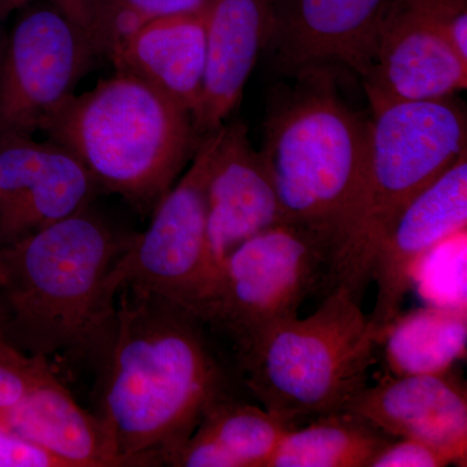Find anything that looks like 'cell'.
<instances>
[{
  "label": "cell",
  "mask_w": 467,
  "mask_h": 467,
  "mask_svg": "<svg viewBox=\"0 0 467 467\" xmlns=\"http://www.w3.org/2000/svg\"><path fill=\"white\" fill-rule=\"evenodd\" d=\"M97 417L128 467L168 466L214 402L235 395L201 319L150 292L122 288L99 361Z\"/></svg>",
  "instance_id": "6da1fadb"
},
{
  "label": "cell",
  "mask_w": 467,
  "mask_h": 467,
  "mask_svg": "<svg viewBox=\"0 0 467 467\" xmlns=\"http://www.w3.org/2000/svg\"><path fill=\"white\" fill-rule=\"evenodd\" d=\"M290 78L267 100L259 150L285 221L325 234L334 257L361 207L370 119L344 99L330 66Z\"/></svg>",
  "instance_id": "3957f363"
},
{
  "label": "cell",
  "mask_w": 467,
  "mask_h": 467,
  "mask_svg": "<svg viewBox=\"0 0 467 467\" xmlns=\"http://www.w3.org/2000/svg\"><path fill=\"white\" fill-rule=\"evenodd\" d=\"M0 337H3L2 328H0Z\"/></svg>",
  "instance_id": "83f0119b"
},
{
  "label": "cell",
  "mask_w": 467,
  "mask_h": 467,
  "mask_svg": "<svg viewBox=\"0 0 467 467\" xmlns=\"http://www.w3.org/2000/svg\"><path fill=\"white\" fill-rule=\"evenodd\" d=\"M344 410L391 438L413 439L466 465L467 392L451 371L425 376H387L353 396Z\"/></svg>",
  "instance_id": "4fadbf2b"
},
{
  "label": "cell",
  "mask_w": 467,
  "mask_h": 467,
  "mask_svg": "<svg viewBox=\"0 0 467 467\" xmlns=\"http://www.w3.org/2000/svg\"><path fill=\"white\" fill-rule=\"evenodd\" d=\"M0 425L64 467H128L97 414L73 399L52 368L21 400L0 410Z\"/></svg>",
  "instance_id": "ac0fdd59"
},
{
  "label": "cell",
  "mask_w": 467,
  "mask_h": 467,
  "mask_svg": "<svg viewBox=\"0 0 467 467\" xmlns=\"http://www.w3.org/2000/svg\"><path fill=\"white\" fill-rule=\"evenodd\" d=\"M391 439L356 414L337 411L287 431L267 467H368Z\"/></svg>",
  "instance_id": "44dd1931"
},
{
  "label": "cell",
  "mask_w": 467,
  "mask_h": 467,
  "mask_svg": "<svg viewBox=\"0 0 467 467\" xmlns=\"http://www.w3.org/2000/svg\"><path fill=\"white\" fill-rule=\"evenodd\" d=\"M99 190L66 147L33 135L0 138V248L90 208Z\"/></svg>",
  "instance_id": "30bf717a"
},
{
  "label": "cell",
  "mask_w": 467,
  "mask_h": 467,
  "mask_svg": "<svg viewBox=\"0 0 467 467\" xmlns=\"http://www.w3.org/2000/svg\"><path fill=\"white\" fill-rule=\"evenodd\" d=\"M284 221L275 184L260 150L252 147L247 126L223 125L208 181L212 272L241 243Z\"/></svg>",
  "instance_id": "9a60e30c"
},
{
  "label": "cell",
  "mask_w": 467,
  "mask_h": 467,
  "mask_svg": "<svg viewBox=\"0 0 467 467\" xmlns=\"http://www.w3.org/2000/svg\"><path fill=\"white\" fill-rule=\"evenodd\" d=\"M133 235L90 208L0 248V328L29 358L99 361L116 303L106 279Z\"/></svg>",
  "instance_id": "7a4b0ae2"
},
{
  "label": "cell",
  "mask_w": 467,
  "mask_h": 467,
  "mask_svg": "<svg viewBox=\"0 0 467 467\" xmlns=\"http://www.w3.org/2000/svg\"><path fill=\"white\" fill-rule=\"evenodd\" d=\"M33 2L34 0H0V45L5 39L3 27H5L8 18L18 11H24Z\"/></svg>",
  "instance_id": "4316f807"
},
{
  "label": "cell",
  "mask_w": 467,
  "mask_h": 467,
  "mask_svg": "<svg viewBox=\"0 0 467 467\" xmlns=\"http://www.w3.org/2000/svg\"><path fill=\"white\" fill-rule=\"evenodd\" d=\"M275 0H207V64L201 106L193 117L199 137L225 125L269 41Z\"/></svg>",
  "instance_id": "2e32d148"
},
{
  "label": "cell",
  "mask_w": 467,
  "mask_h": 467,
  "mask_svg": "<svg viewBox=\"0 0 467 467\" xmlns=\"http://www.w3.org/2000/svg\"><path fill=\"white\" fill-rule=\"evenodd\" d=\"M50 368L47 362L24 355L0 337V410L21 400Z\"/></svg>",
  "instance_id": "603a6c76"
},
{
  "label": "cell",
  "mask_w": 467,
  "mask_h": 467,
  "mask_svg": "<svg viewBox=\"0 0 467 467\" xmlns=\"http://www.w3.org/2000/svg\"><path fill=\"white\" fill-rule=\"evenodd\" d=\"M364 88L371 106L451 97L467 85V61L434 27L389 0Z\"/></svg>",
  "instance_id": "5bb4252c"
},
{
  "label": "cell",
  "mask_w": 467,
  "mask_h": 467,
  "mask_svg": "<svg viewBox=\"0 0 467 467\" xmlns=\"http://www.w3.org/2000/svg\"><path fill=\"white\" fill-rule=\"evenodd\" d=\"M466 225L467 153L402 209L377 252L371 270L376 303L368 317L379 337L401 312L420 264Z\"/></svg>",
  "instance_id": "7c38bea8"
},
{
  "label": "cell",
  "mask_w": 467,
  "mask_h": 467,
  "mask_svg": "<svg viewBox=\"0 0 467 467\" xmlns=\"http://www.w3.org/2000/svg\"><path fill=\"white\" fill-rule=\"evenodd\" d=\"M450 457L432 445L413 439L392 438L378 451L368 467H445Z\"/></svg>",
  "instance_id": "cb8c5ba5"
},
{
  "label": "cell",
  "mask_w": 467,
  "mask_h": 467,
  "mask_svg": "<svg viewBox=\"0 0 467 467\" xmlns=\"http://www.w3.org/2000/svg\"><path fill=\"white\" fill-rule=\"evenodd\" d=\"M0 467H64L60 461L0 425Z\"/></svg>",
  "instance_id": "d4e9b609"
},
{
  "label": "cell",
  "mask_w": 467,
  "mask_h": 467,
  "mask_svg": "<svg viewBox=\"0 0 467 467\" xmlns=\"http://www.w3.org/2000/svg\"><path fill=\"white\" fill-rule=\"evenodd\" d=\"M294 420L227 396L205 411L169 467H267Z\"/></svg>",
  "instance_id": "d6986e66"
},
{
  "label": "cell",
  "mask_w": 467,
  "mask_h": 467,
  "mask_svg": "<svg viewBox=\"0 0 467 467\" xmlns=\"http://www.w3.org/2000/svg\"><path fill=\"white\" fill-rule=\"evenodd\" d=\"M107 57L116 72L146 82L195 117L207 64L205 5L149 21L116 43Z\"/></svg>",
  "instance_id": "e0dca14e"
},
{
  "label": "cell",
  "mask_w": 467,
  "mask_h": 467,
  "mask_svg": "<svg viewBox=\"0 0 467 467\" xmlns=\"http://www.w3.org/2000/svg\"><path fill=\"white\" fill-rule=\"evenodd\" d=\"M75 26L84 30L91 41L92 30L103 7L104 0H47Z\"/></svg>",
  "instance_id": "484cf974"
},
{
  "label": "cell",
  "mask_w": 467,
  "mask_h": 467,
  "mask_svg": "<svg viewBox=\"0 0 467 467\" xmlns=\"http://www.w3.org/2000/svg\"><path fill=\"white\" fill-rule=\"evenodd\" d=\"M333 254L325 234L288 221L276 223L221 261L198 318L236 355L270 325L299 316L310 295L325 292Z\"/></svg>",
  "instance_id": "52a82bcc"
},
{
  "label": "cell",
  "mask_w": 467,
  "mask_h": 467,
  "mask_svg": "<svg viewBox=\"0 0 467 467\" xmlns=\"http://www.w3.org/2000/svg\"><path fill=\"white\" fill-rule=\"evenodd\" d=\"M29 7L0 45V138L41 131L98 57L84 30L51 3Z\"/></svg>",
  "instance_id": "9c48e42d"
},
{
  "label": "cell",
  "mask_w": 467,
  "mask_h": 467,
  "mask_svg": "<svg viewBox=\"0 0 467 467\" xmlns=\"http://www.w3.org/2000/svg\"><path fill=\"white\" fill-rule=\"evenodd\" d=\"M207 0H104L91 34L98 57H107L124 36L149 21L187 14L202 8Z\"/></svg>",
  "instance_id": "7402d4cb"
},
{
  "label": "cell",
  "mask_w": 467,
  "mask_h": 467,
  "mask_svg": "<svg viewBox=\"0 0 467 467\" xmlns=\"http://www.w3.org/2000/svg\"><path fill=\"white\" fill-rule=\"evenodd\" d=\"M361 303L335 287L308 317L275 322L236 353L242 382L261 407L297 425L344 410L367 386L379 347Z\"/></svg>",
  "instance_id": "5b68a950"
},
{
  "label": "cell",
  "mask_w": 467,
  "mask_h": 467,
  "mask_svg": "<svg viewBox=\"0 0 467 467\" xmlns=\"http://www.w3.org/2000/svg\"><path fill=\"white\" fill-rule=\"evenodd\" d=\"M453 97L370 107L364 196L331 260L325 294L344 287L362 301L377 252L402 209L467 153L465 110Z\"/></svg>",
  "instance_id": "8992f818"
},
{
  "label": "cell",
  "mask_w": 467,
  "mask_h": 467,
  "mask_svg": "<svg viewBox=\"0 0 467 467\" xmlns=\"http://www.w3.org/2000/svg\"><path fill=\"white\" fill-rule=\"evenodd\" d=\"M220 129L202 138L189 169L153 209L146 232L131 236L110 267L106 292L113 303L119 290L135 288L159 295L198 317L213 275L208 181Z\"/></svg>",
  "instance_id": "ba28073f"
},
{
  "label": "cell",
  "mask_w": 467,
  "mask_h": 467,
  "mask_svg": "<svg viewBox=\"0 0 467 467\" xmlns=\"http://www.w3.org/2000/svg\"><path fill=\"white\" fill-rule=\"evenodd\" d=\"M389 0H275L265 50L278 72L343 64L361 77L373 67L378 27Z\"/></svg>",
  "instance_id": "8fae6325"
},
{
  "label": "cell",
  "mask_w": 467,
  "mask_h": 467,
  "mask_svg": "<svg viewBox=\"0 0 467 467\" xmlns=\"http://www.w3.org/2000/svg\"><path fill=\"white\" fill-rule=\"evenodd\" d=\"M41 131L72 150L101 190L140 212L155 209L202 142L187 110L119 72L67 98Z\"/></svg>",
  "instance_id": "277c9868"
},
{
  "label": "cell",
  "mask_w": 467,
  "mask_h": 467,
  "mask_svg": "<svg viewBox=\"0 0 467 467\" xmlns=\"http://www.w3.org/2000/svg\"><path fill=\"white\" fill-rule=\"evenodd\" d=\"M465 306H427L399 313L380 334L387 376L451 371L466 356Z\"/></svg>",
  "instance_id": "ffe728a7"
}]
</instances>
